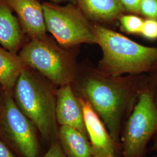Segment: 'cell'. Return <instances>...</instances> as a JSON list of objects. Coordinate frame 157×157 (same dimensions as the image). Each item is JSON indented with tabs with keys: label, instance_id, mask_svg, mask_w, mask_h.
<instances>
[{
	"label": "cell",
	"instance_id": "24",
	"mask_svg": "<svg viewBox=\"0 0 157 157\" xmlns=\"http://www.w3.org/2000/svg\"><path fill=\"white\" fill-rule=\"evenodd\" d=\"M1 89H2V88L1 87H0V100H1V97H2V94H1Z\"/></svg>",
	"mask_w": 157,
	"mask_h": 157
},
{
	"label": "cell",
	"instance_id": "11",
	"mask_svg": "<svg viewBox=\"0 0 157 157\" xmlns=\"http://www.w3.org/2000/svg\"><path fill=\"white\" fill-rule=\"evenodd\" d=\"M76 2L91 22L105 27L119 21L125 11L119 0H76Z\"/></svg>",
	"mask_w": 157,
	"mask_h": 157
},
{
	"label": "cell",
	"instance_id": "15",
	"mask_svg": "<svg viewBox=\"0 0 157 157\" xmlns=\"http://www.w3.org/2000/svg\"><path fill=\"white\" fill-rule=\"evenodd\" d=\"M144 19L135 14L122 15L119 18L120 27L122 31L128 34H140Z\"/></svg>",
	"mask_w": 157,
	"mask_h": 157
},
{
	"label": "cell",
	"instance_id": "23",
	"mask_svg": "<svg viewBox=\"0 0 157 157\" xmlns=\"http://www.w3.org/2000/svg\"><path fill=\"white\" fill-rule=\"evenodd\" d=\"M51 1H53L54 2H70L71 3L74 4L76 2V0H50Z\"/></svg>",
	"mask_w": 157,
	"mask_h": 157
},
{
	"label": "cell",
	"instance_id": "8",
	"mask_svg": "<svg viewBox=\"0 0 157 157\" xmlns=\"http://www.w3.org/2000/svg\"><path fill=\"white\" fill-rule=\"evenodd\" d=\"M78 97L83 111L92 157H117L121 149L113 140L105 124L87 101Z\"/></svg>",
	"mask_w": 157,
	"mask_h": 157
},
{
	"label": "cell",
	"instance_id": "16",
	"mask_svg": "<svg viewBox=\"0 0 157 157\" xmlns=\"http://www.w3.org/2000/svg\"><path fill=\"white\" fill-rule=\"evenodd\" d=\"M140 11L146 19L157 21V0H141Z\"/></svg>",
	"mask_w": 157,
	"mask_h": 157
},
{
	"label": "cell",
	"instance_id": "21",
	"mask_svg": "<svg viewBox=\"0 0 157 157\" xmlns=\"http://www.w3.org/2000/svg\"><path fill=\"white\" fill-rule=\"evenodd\" d=\"M0 157H15L6 144L0 139Z\"/></svg>",
	"mask_w": 157,
	"mask_h": 157
},
{
	"label": "cell",
	"instance_id": "5",
	"mask_svg": "<svg viewBox=\"0 0 157 157\" xmlns=\"http://www.w3.org/2000/svg\"><path fill=\"white\" fill-rule=\"evenodd\" d=\"M42 5L47 30L59 45L73 48L82 44H97L93 23L78 7L72 3L65 6Z\"/></svg>",
	"mask_w": 157,
	"mask_h": 157
},
{
	"label": "cell",
	"instance_id": "2",
	"mask_svg": "<svg viewBox=\"0 0 157 157\" xmlns=\"http://www.w3.org/2000/svg\"><path fill=\"white\" fill-rule=\"evenodd\" d=\"M102 57L97 69L114 76L137 75L151 72L157 66V45H141L114 30L93 24Z\"/></svg>",
	"mask_w": 157,
	"mask_h": 157
},
{
	"label": "cell",
	"instance_id": "3",
	"mask_svg": "<svg viewBox=\"0 0 157 157\" xmlns=\"http://www.w3.org/2000/svg\"><path fill=\"white\" fill-rule=\"evenodd\" d=\"M48 80L25 67L17 80L12 96L17 106L33 123L50 145L58 139L56 90Z\"/></svg>",
	"mask_w": 157,
	"mask_h": 157
},
{
	"label": "cell",
	"instance_id": "13",
	"mask_svg": "<svg viewBox=\"0 0 157 157\" xmlns=\"http://www.w3.org/2000/svg\"><path fill=\"white\" fill-rule=\"evenodd\" d=\"M58 140L67 157H92L90 141L76 129L60 126Z\"/></svg>",
	"mask_w": 157,
	"mask_h": 157
},
{
	"label": "cell",
	"instance_id": "6",
	"mask_svg": "<svg viewBox=\"0 0 157 157\" xmlns=\"http://www.w3.org/2000/svg\"><path fill=\"white\" fill-rule=\"evenodd\" d=\"M157 135V106L147 86L124 124L121 135V157H146L150 141Z\"/></svg>",
	"mask_w": 157,
	"mask_h": 157
},
{
	"label": "cell",
	"instance_id": "19",
	"mask_svg": "<svg viewBox=\"0 0 157 157\" xmlns=\"http://www.w3.org/2000/svg\"><path fill=\"white\" fill-rule=\"evenodd\" d=\"M125 11L133 14L140 15V6L141 0H119Z\"/></svg>",
	"mask_w": 157,
	"mask_h": 157
},
{
	"label": "cell",
	"instance_id": "10",
	"mask_svg": "<svg viewBox=\"0 0 157 157\" xmlns=\"http://www.w3.org/2000/svg\"><path fill=\"white\" fill-rule=\"evenodd\" d=\"M23 31L32 40L47 37L43 5L37 0H8Z\"/></svg>",
	"mask_w": 157,
	"mask_h": 157
},
{
	"label": "cell",
	"instance_id": "14",
	"mask_svg": "<svg viewBox=\"0 0 157 157\" xmlns=\"http://www.w3.org/2000/svg\"><path fill=\"white\" fill-rule=\"evenodd\" d=\"M26 66L19 56L0 47V86L12 94L17 80Z\"/></svg>",
	"mask_w": 157,
	"mask_h": 157
},
{
	"label": "cell",
	"instance_id": "20",
	"mask_svg": "<svg viewBox=\"0 0 157 157\" xmlns=\"http://www.w3.org/2000/svg\"><path fill=\"white\" fill-rule=\"evenodd\" d=\"M43 157H67L63 151L58 139L51 144L45 155Z\"/></svg>",
	"mask_w": 157,
	"mask_h": 157
},
{
	"label": "cell",
	"instance_id": "22",
	"mask_svg": "<svg viewBox=\"0 0 157 157\" xmlns=\"http://www.w3.org/2000/svg\"><path fill=\"white\" fill-rule=\"evenodd\" d=\"M151 150L157 152V135L152 139V146ZM154 157H157V155Z\"/></svg>",
	"mask_w": 157,
	"mask_h": 157
},
{
	"label": "cell",
	"instance_id": "17",
	"mask_svg": "<svg viewBox=\"0 0 157 157\" xmlns=\"http://www.w3.org/2000/svg\"><path fill=\"white\" fill-rule=\"evenodd\" d=\"M140 35L144 39L154 41L157 40V21L146 19L141 31Z\"/></svg>",
	"mask_w": 157,
	"mask_h": 157
},
{
	"label": "cell",
	"instance_id": "9",
	"mask_svg": "<svg viewBox=\"0 0 157 157\" xmlns=\"http://www.w3.org/2000/svg\"><path fill=\"white\" fill-rule=\"evenodd\" d=\"M56 117L60 126L76 129L89 140L82 107L71 84L59 86L56 90Z\"/></svg>",
	"mask_w": 157,
	"mask_h": 157
},
{
	"label": "cell",
	"instance_id": "12",
	"mask_svg": "<svg viewBox=\"0 0 157 157\" xmlns=\"http://www.w3.org/2000/svg\"><path fill=\"white\" fill-rule=\"evenodd\" d=\"M22 41V30L11 10L0 4V44L7 50L16 52Z\"/></svg>",
	"mask_w": 157,
	"mask_h": 157
},
{
	"label": "cell",
	"instance_id": "4",
	"mask_svg": "<svg viewBox=\"0 0 157 157\" xmlns=\"http://www.w3.org/2000/svg\"><path fill=\"white\" fill-rule=\"evenodd\" d=\"M65 48L48 36L32 40L19 56L24 64L33 68L52 84H71L78 69L75 50Z\"/></svg>",
	"mask_w": 157,
	"mask_h": 157
},
{
	"label": "cell",
	"instance_id": "18",
	"mask_svg": "<svg viewBox=\"0 0 157 157\" xmlns=\"http://www.w3.org/2000/svg\"><path fill=\"white\" fill-rule=\"evenodd\" d=\"M147 86L151 91L153 98L157 106V66L151 72L147 73Z\"/></svg>",
	"mask_w": 157,
	"mask_h": 157
},
{
	"label": "cell",
	"instance_id": "1",
	"mask_svg": "<svg viewBox=\"0 0 157 157\" xmlns=\"http://www.w3.org/2000/svg\"><path fill=\"white\" fill-rule=\"evenodd\" d=\"M146 74L114 76L102 72L89 59L78 63L71 85L78 97L87 101L121 149L124 124L146 85Z\"/></svg>",
	"mask_w": 157,
	"mask_h": 157
},
{
	"label": "cell",
	"instance_id": "7",
	"mask_svg": "<svg viewBox=\"0 0 157 157\" xmlns=\"http://www.w3.org/2000/svg\"><path fill=\"white\" fill-rule=\"evenodd\" d=\"M36 127L17 106L12 94L4 91L0 100V133L23 157H37Z\"/></svg>",
	"mask_w": 157,
	"mask_h": 157
}]
</instances>
